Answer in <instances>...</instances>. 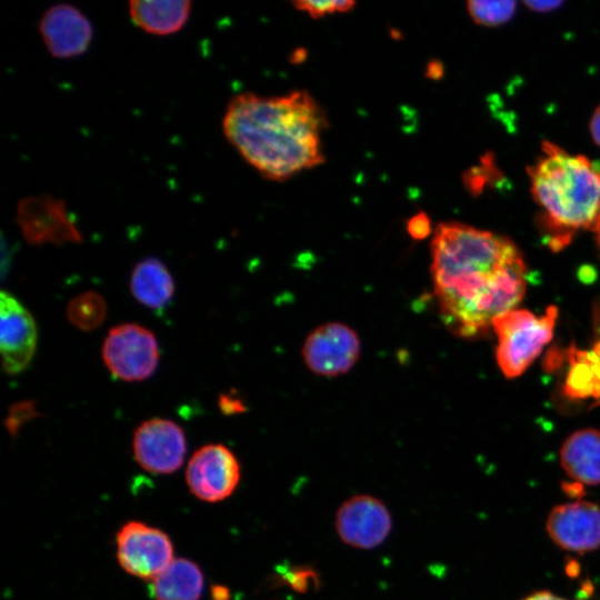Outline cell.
<instances>
[{
  "label": "cell",
  "instance_id": "cell-1",
  "mask_svg": "<svg viewBox=\"0 0 600 600\" xmlns=\"http://www.w3.org/2000/svg\"><path fill=\"white\" fill-rule=\"evenodd\" d=\"M430 252L440 317L453 334L478 337L522 300L527 266L511 240L469 224L442 222L433 232Z\"/></svg>",
  "mask_w": 600,
  "mask_h": 600
},
{
  "label": "cell",
  "instance_id": "cell-2",
  "mask_svg": "<svg viewBox=\"0 0 600 600\" xmlns=\"http://www.w3.org/2000/svg\"><path fill=\"white\" fill-rule=\"evenodd\" d=\"M328 121L306 90L266 97H233L222 119L223 134L266 179L284 181L324 161L321 133Z\"/></svg>",
  "mask_w": 600,
  "mask_h": 600
},
{
  "label": "cell",
  "instance_id": "cell-3",
  "mask_svg": "<svg viewBox=\"0 0 600 600\" xmlns=\"http://www.w3.org/2000/svg\"><path fill=\"white\" fill-rule=\"evenodd\" d=\"M528 174L551 249L566 247L577 231H594L600 216V162L544 141Z\"/></svg>",
  "mask_w": 600,
  "mask_h": 600
},
{
  "label": "cell",
  "instance_id": "cell-4",
  "mask_svg": "<svg viewBox=\"0 0 600 600\" xmlns=\"http://www.w3.org/2000/svg\"><path fill=\"white\" fill-rule=\"evenodd\" d=\"M558 309L554 306L537 316L529 310L512 309L492 321L498 337L497 360L507 378L522 374L552 339Z\"/></svg>",
  "mask_w": 600,
  "mask_h": 600
},
{
  "label": "cell",
  "instance_id": "cell-5",
  "mask_svg": "<svg viewBox=\"0 0 600 600\" xmlns=\"http://www.w3.org/2000/svg\"><path fill=\"white\" fill-rule=\"evenodd\" d=\"M102 360L117 379L133 382L151 377L159 363L154 334L138 323L112 327L101 348Z\"/></svg>",
  "mask_w": 600,
  "mask_h": 600
},
{
  "label": "cell",
  "instance_id": "cell-6",
  "mask_svg": "<svg viewBox=\"0 0 600 600\" xmlns=\"http://www.w3.org/2000/svg\"><path fill=\"white\" fill-rule=\"evenodd\" d=\"M117 559L129 574L151 581L173 557V546L166 532L140 521H129L117 532Z\"/></svg>",
  "mask_w": 600,
  "mask_h": 600
},
{
  "label": "cell",
  "instance_id": "cell-7",
  "mask_svg": "<svg viewBox=\"0 0 600 600\" xmlns=\"http://www.w3.org/2000/svg\"><path fill=\"white\" fill-rule=\"evenodd\" d=\"M361 354L358 333L342 322H327L313 329L302 346V359L313 374L334 378L349 372Z\"/></svg>",
  "mask_w": 600,
  "mask_h": 600
},
{
  "label": "cell",
  "instance_id": "cell-8",
  "mask_svg": "<svg viewBox=\"0 0 600 600\" xmlns=\"http://www.w3.org/2000/svg\"><path fill=\"white\" fill-rule=\"evenodd\" d=\"M17 223L30 244L79 243L81 232L66 202L51 194L29 196L17 206Z\"/></svg>",
  "mask_w": 600,
  "mask_h": 600
},
{
  "label": "cell",
  "instance_id": "cell-9",
  "mask_svg": "<svg viewBox=\"0 0 600 600\" xmlns=\"http://www.w3.org/2000/svg\"><path fill=\"white\" fill-rule=\"evenodd\" d=\"M240 464L233 452L221 443L199 448L189 459L186 481L191 493L207 502L230 497L240 481Z\"/></svg>",
  "mask_w": 600,
  "mask_h": 600
},
{
  "label": "cell",
  "instance_id": "cell-10",
  "mask_svg": "<svg viewBox=\"0 0 600 600\" xmlns=\"http://www.w3.org/2000/svg\"><path fill=\"white\" fill-rule=\"evenodd\" d=\"M133 457L146 471L169 474L184 460L187 441L182 428L172 420L152 418L141 422L133 432Z\"/></svg>",
  "mask_w": 600,
  "mask_h": 600
},
{
  "label": "cell",
  "instance_id": "cell-11",
  "mask_svg": "<svg viewBox=\"0 0 600 600\" xmlns=\"http://www.w3.org/2000/svg\"><path fill=\"white\" fill-rule=\"evenodd\" d=\"M334 524L343 543L356 549L370 550L388 538L392 529V517L378 498L358 494L339 507Z\"/></svg>",
  "mask_w": 600,
  "mask_h": 600
},
{
  "label": "cell",
  "instance_id": "cell-12",
  "mask_svg": "<svg viewBox=\"0 0 600 600\" xmlns=\"http://www.w3.org/2000/svg\"><path fill=\"white\" fill-rule=\"evenodd\" d=\"M546 530L563 550L580 554L594 551L600 547V507L584 500L556 506L547 518Z\"/></svg>",
  "mask_w": 600,
  "mask_h": 600
},
{
  "label": "cell",
  "instance_id": "cell-13",
  "mask_svg": "<svg viewBox=\"0 0 600 600\" xmlns=\"http://www.w3.org/2000/svg\"><path fill=\"white\" fill-rule=\"evenodd\" d=\"M0 349L8 374L23 371L37 348V326L30 311L10 292L0 294Z\"/></svg>",
  "mask_w": 600,
  "mask_h": 600
},
{
  "label": "cell",
  "instance_id": "cell-14",
  "mask_svg": "<svg viewBox=\"0 0 600 600\" xmlns=\"http://www.w3.org/2000/svg\"><path fill=\"white\" fill-rule=\"evenodd\" d=\"M39 32L47 50L58 59L83 54L93 38L90 20L69 3H58L47 9L39 21Z\"/></svg>",
  "mask_w": 600,
  "mask_h": 600
},
{
  "label": "cell",
  "instance_id": "cell-15",
  "mask_svg": "<svg viewBox=\"0 0 600 600\" xmlns=\"http://www.w3.org/2000/svg\"><path fill=\"white\" fill-rule=\"evenodd\" d=\"M566 473L582 484H600V430L580 429L571 433L560 449Z\"/></svg>",
  "mask_w": 600,
  "mask_h": 600
},
{
  "label": "cell",
  "instance_id": "cell-16",
  "mask_svg": "<svg viewBox=\"0 0 600 600\" xmlns=\"http://www.w3.org/2000/svg\"><path fill=\"white\" fill-rule=\"evenodd\" d=\"M128 11L131 21L143 31L156 36H169L184 27L191 12V2L132 0L129 2Z\"/></svg>",
  "mask_w": 600,
  "mask_h": 600
},
{
  "label": "cell",
  "instance_id": "cell-17",
  "mask_svg": "<svg viewBox=\"0 0 600 600\" xmlns=\"http://www.w3.org/2000/svg\"><path fill=\"white\" fill-rule=\"evenodd\" d=\"M130 290L133 298L152 310L163 309L174 294V282L167 266L158 258L149 257L132 269Z\"/></svg>",
  "mask_w": 600,
  "mask_h": 600
},
{
  "label": "cell",
  "instance_id": "cell-18",
  "mask_svg": "<svg viewBox=\"0 0 600 600\" xmlns=\"http://www.w3.org/2000/svg\"><path fill=\"white\" fill-rule=\"evenodd\" d=\"M203 587L200 568L184 558H174L150 581L151 596L156 600H199Z\"/></svg>",
  "mask_w": 600,
  "mask_h": 600
},
{
  "label": "cell",
  "instance_id": "cell-19",
  "mask_svg": "<svg viewBox=\"0 0 600 600\" xmlns=\"http://www.w3.org/2000/svg\"><path fill=\"white\" fill-rule=\"evenodd\" d=\"M571 368L566 381V392L573 398L600 396V356L571 349Z\"/></svg>",
  "mask_w": 600,
  "mask_h": 600
},
{
  "label": "cell",
  "instance_id": "cell-20",
  "mask_svg": "<svg viewBox=\"0 0 600 600\" xmlns=\"http://www.w3.org/2000/svg\"><path fill=\"white\" fill-rule=\"evenodd\" d=\"M69 322L82 331L100 327L107 317V302L96 291H86L73 297L66 309Z\"/></svg>",
  "mask_w": 600,
  "mask_h": 600
},
{
  "label": "cell",
  "instance_id": "cell-21",
  "mask_svg": "<svg viewBox=\"0 0 600 600\" xmlns=\"http://www.w3.org/2000/svg\"><path fill=\"white\" fill-rule=\"evenodd\" d=\"M471 18L482 26H497L508 21L516 12V1H469Z\"/></svg>",
  "mask_w": 600,
  "mask_h": 600
},
{
  "label": "cell",
  "instance_id": "cell-22",
  "mask_svg": "<svg viewBox=\"0 0 600 600\" xmlns=\"http://www.w3.org/2000/svg\"><path fill=\"white\" fill-rule=\"evenodd\" d=\"M297 10L307 12L311 18H322L334 12H347L356 6L354 1H313L300 0L292 2Z\"/></svg>",
  "mask_w": 600,
  "mask_h": 600
},
{
  "label": "cell",
  "instance_id": "cell-23",
  "mask_svg": "<svg viewBox=\"0 0 600 600\" xmlns=\"http://www.w3.org/2000/svg\"><path fill=\"white\" fill-rule=\"evenodd\" d=\"M38 416L34 401L17 402L10 407L4 424L8 431L14 436L24 422Z\"/></svg>",
  "mask_w": 600,
  "mask_h": 600
},
{
  "label": "cell",
  "instance_id": "cell-24",
  "mask_svg": "<svg viewBox=\"0 0 600 600\" xmlns=\"http://www.w3.org/2000/svg\"><path fill=\"white\" fill-rule=\"evenodd\" d=\"M407 231L413 240H423L431 233V220L424 212L412 216L407 222Z\"/></svg>",
  "mask_w": 600,
  "mask_h": 600
},
{
  "label": "cell",
  "instance_id": "cell-25",
  "mask_svg": "<svg viewBox=\"0 0 600 600\" xmlns=\"http://www.w3.org/2000/svg\"><path fill=\"white\" fill-rule=\"evenodd\" d=\"M219 408L224 414L240 413L246 410L242 401L238 397H234L232 393L220 394Z\"/></svg>",
  "mask_w": 600,
  "mask_h": 600
},
{
  "label": "cell",
  "instance_id": "cell-26",
  "mask_svg": "<svg viewBox=\"0 0 600 600\" xmlns=\"http://www.w3.org/2000/svg\"><path fill=\"white\" fill-rule=\"evenodd\" d=\"M561 487L569 498H574V499L580 500L586 494L583 484L577 481L562 482Z\"/></svg>",
  "mask_w": 600,
  "mask_h": 600
},
{
  "label": "cell",
  "instance_id": "cell-27",
  "mask_svg": "<svg viewBox=\"0 0 600 600\" xmlns=\"http://www.w3.org/2000/svg\"><path fill=\"white\" fill-rule=\"evenodd\" d=\"M589 128L593 140L600 146V104L597 107L591 117Z\"/></svg>",
  "mask_w": 600,
  "mask_h": 600
},
{
  "label": "cell",
  "instance_id": "cell-28",
  "mask_svg": "<svg viewBox=\"0 0 600 600\" xmlns=\"http://www.w3.org/2000/svg\"><path fill=\"white\" fill-rule=\"evenodd\" d=\"M526 4L532 10L548 11L561 6L560 1H526Z\"/></svg>",
  "mask_w": 600,
  "mask_h": 600
},
{
  "label": "cell",
  "instance_id": "cell-29",
  "mask_svg": "<svg viewBox=\"0 0 600 600\" xmlns=\"http://www.w3.org/2000/svg\"><path fill=\"white\" fill-rule=\"evenodd\" d=\"M521 600H567V599L561 598L552 593L551 591L541 590V591L532 592L528 594L527 597L522 598Z\"/></svg>",
  "mask_w": 600,
  "mask_h": 600
},
{
  "label": "cell",
  "instance_id": "cell-30",
  "mask_svg": "<svg viewBox=\"0 0 600 600\" xmlns=\"http://www.w3.org/2000/svg\"><path fill=\"white\" fill-rule=\"evenodd\" d=\"M566 572L569 577L574 578L580 572V566L576 560H570L566 564Z\"/></svg>",
  "mask_w": 600,
  "mask_h": 600
},
{
  "label": "cell",
  "instance_id": "cell-31",
  "mask_svg": "<svg viewBox=\"0 0 600 600\" xmlns=\"http://www.w3.org/2000/svg\"><path fill=\"white\" fill-rule=\"evenodd\" d=\"M439 63H430L428 66V76L431 77V78H438L439 74L438 72L441 74L442 73V70H438V67Z\"/></svg>",
  "mask_w": 600,
  "mask_h": 600
},
{
  "label": "cell",
  "instance_id": "cell-32",
  "mask_svg": "<svg viewBox=\"0 0 600 600\" xmlns=\"http://www.w3.org/2000/svg\"><path fill=\"white\" fill-rule=\"evenodd\" d=\"M596 233H597V239H598V242L600 244V216H599V219H598V222H597V226H596V229H594Z\"/></svg>",
  "mask_w": 600,
  "mask_h": 600
}]
</instances>
